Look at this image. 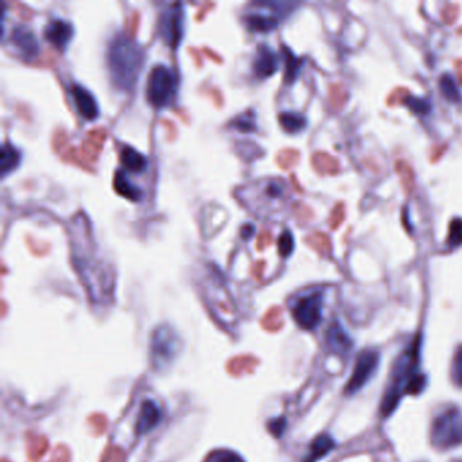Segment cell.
<instances>
[{
  "label": "cell",
  "instance_id": "1",
  "mask_svg": "<svg viewBox=\"0 0 462 462\" xmlns=\"http://www.w3.org/2000/svg\"><path fill=\"white\" fill-rule=\"evenodd\" d=\"M419 343L405 350L397 359L392 374L391 387L381 404L382 416H389L405 393H420L426 387V377L419 373Z\"/></svg>",
  "mask_w": 462,
  "mask_h": 462
},
{
  "label": "cell",
  "instance_id": "2",
  "mask_svg": "<svg viewBox=\"0 0 462 462\" xmlns=\"http://www.w3.org/2000/svg\"><path fill=\"white\" fill-rule=\"evenodd\" d=\"M109 70L118 89L131 90L137 82L144 64V52L126 36H117L109 47Z\"/></svg>",
  "mask_w": 462,
  "mask_h": 462
},
{
  "label": "cell",
  "instance_id": "3",
  "mask_svg": "<svg viewBox=\"0 0 462 462\" xmlns=\"http://www.w3.org/2000/svg\"><path fill=\"white\" fill-rule=\"evenodd\" d=\"M430 439L433 446L439 450L462 445V412L457 407L445 410L434 419Z\"/></svg>",
  "mask_w": 462,
  "mask_h": 462
},
{
  "label": "cell",
  "instance_id": "4",
  "mask_svg": "<svg viewBox=\"0 0 462 462\" xmlns=\"http://www.w3.org/2000/svg\"><path fill=\"white\" fill-rule=\"evenodd\" d=\"M285 195V182L281 179H266L258 184L241 187L239 190V198L247 205L253 213L262 214L266 202H274L282 200Z\"/></svg>",
  "mask_w": 462,
  "mask_h": 462
},
{
  "label": "cell",
  "instance_id": "5",
  "mask_svg": "<svg viewBox=\"0 0 462 462\" xmlns=\"http://www.w3.org/2000/svg\"><path fill=\"white\" fill-rule=\"evenodd\" d=\"M177 83L172 70L165 66H156L151 70L147 86V96L155 107L168 106L175 96Z\"/></svg>",
  "mask_w": 462,
  "mask_h": 462
},
{
  "label": "cell",
  "instance_id": "6",
  "mask_svg": "<svg viewBox=\"0 0 462 462\" xmlns=\"http://www.w3.org/2000/svg\"><path fill=\"white\" fill-rule=\"evenodd\" d=\"M292 315L302 329H315L323 318V295L313 292L302 296L293 305Z\"/></svg>",
  "mask_w": 462,
  "mask_h": 462
},
{
  "label": "cell",
  "instance_id": "7",
  "mask_svg": "<svg viewBox=\"0 0 462 462\" xmlns=\"http://www.w3.org/2000/svg\"><path fill=\"white\" fill-rule=\"evenodd\" d=\"M378 364H380V354L375 350L368 348L361 351L355 359L351 378L347 382L346 391H345L346 394H352L362 389L373 377L374 371L378 368Z\"/></svg>",
  "mask_w": 462,
  "mask_h": 462
},
{
  "label": "cell",
  "instance_id": "8",
  "mask_svg": "<svg viewBox=\"0 0 462 462\" xmlns=\"http://www.w3.org/2000/svg\"><path fill=\"white\" fill-rule=\"evenodd\" d=\"M161 34L164 43L171 47H178L184 34L182 4H174L164 11L161 20Z\"/></svg>",
  "mask_w": 462,
  "mask_h": 462
},
{
  "label": "cell",
  "instance_id": "9",
  "mask_svg": "<svg viewBox=\"0 0 462 462\" xmlns=\"http://www.w3.org/2000/svg\"><path fill=\"white\" fill-rule=\"evenodd\" d=\"M177 351V339L171 329L161 328L152 338V355L156 365L167 364L174 358Z\"/></svg>",
  "mask_w": 462,
  "mask_h": 462
},
{
  "label": "cell",
  "instance_id": "10",
  "mask_svg": "<svg viewBox=\"0 0 462 462\" xmlns=\"http://www.w3.org/2000/svg\"><path fill=\"white\" fill-rule=\"evenodd\" d=\"M11 43H13L14 47H17V50L22 54L24 59L36 57L40 52V45H38V41H37L36 36L33 34V31L29 27H26L24 24L17 26L13 30Z\"/></svg>",
  "mask_w": 462,
  "mask_h": 462
},
{
  "label": "cell",
  "instance_id": "11",
  "mask_svg": "<svg viewBox=\"0 0 462 462\" xmlns=\"http://www.w3.org/2000/svg\"><path fill=\"white\" fill-rule=\"evenodd\" d=\"M44 36L50 44L59 49H66L73 37V26L64 20H53L47 24Z\"/></svg>",
  "mask_w": 462,
  "mask_h": 462
},
{
  "label": "cell",
  "instance_id": "12",
  "mask_svg": "<svg viewBox=\"0 0 462 462\" xmlns=\"http://www.w3.org/2000/svg\"><path fill=\"white\" fill-rule=\"evenodd\" d=\"M70 94H72L75 106L80 116L89 121H93L98 117L99 110H98V105L94 99L93 94L90 93L89 90H86L84 87H82L80 84H73L70 87Z\"/></svg>",
  "mask_w": 462,
  "mask_h": 462
},
{
  "label": "cell",
  "instance_id": "13",
  "mask_svg": "<svg viewBox=\"0 0 462 462\" xmlns=\"http://www.w3.org/2000/svg\"><path fill=\"white\" fill-rule=\"evenodd\" d=\"M278 70V57L271 47L260 45L254 60L255 75L260 79H266Z\"/></svg>",
  "mask_w": 462,
  "mask_h": 462
},
{
  "label": "cell",
  "instance_id": "14",
  "mask_svg": "<svg viewBox=\"0 0 462 462\" xmlns=\"http://www.w3.org/2000/svg\"><path fill=\"white\" fill-rule=\"evenodd\" d=\"M162 417V411L161 408L154 403V401H144L140 410L139 420L136 424V431L139 434H145L151 431Z\"/></svg>",
  "mask_w": 462,
  "mask_h": 462
},
{
  "label": "cell",
  "instance_id": "15",
  "mask_svg": "<svg viewBox=\"0 0 462 462\" xmlns=\"http://www.w3.org/2000/svg\"><path fill=\"white\" fill-rule=\"evenodd\" d=\"M327 343L332 352L341 354V355L347 354L352 346L351 339L348 338V335L343 331V328L338 323H334L328 328Z\"/></svg>",
  "mask_w": 462,
  "mask_h": 462
},
{
  "label": "cell",
  "instance_id": "16",
  "mask_svg": "<svg viewBox=\"0 0 462 462\" xmlns=\"http://www.w3.org/2000/svg\"><path fill=\"white\" fill-rule=\"evenodd\" d=\"M119 156H121L122 164L132 172H141L148 165L147 158L142 154L137 152L135 148L128 147V145L122 147Z\"/></svg>",
  "mask_w": 462,
  "mask_h": 462
},
{
  "label": "cell",
  "instance_id": "17",
  "mask_svg": "<svg viewBox=\"0 0 462 462\" xmlns=\"http://www.w3.org/2000/svg\"><path fill=\"white\" fill-rule=\"evenodd\" d=\"M21 162V154L20 151L13 147L8 142H4L1 145V152H0V174L6 177L10 171L15 170Z\"/></svg>",
  "mask_w": 462,
  "mask_h": 462
},
{
  "label": "cell",
  "instance_id": "18",
  "mask_svg": "<svg viewBox=\"0 0 462 462\" xmlns=\"http://www.w3.org/2000/svg\"><path fill=\"white\" fill-rule=\"evenodd\" d=\"M335 447V442L329 435L322 434L315 439L311 445L309 456L305 459V462H318L325 457Z\"/></svg>",
  "mask_w": 462,
  "mask_h": 462
},
{
  "label": "cell",
  "instance_id": "19",
  "mask_svg": "<svg viewBox=\"0 0 462 462\" xmlns=\"http://www.w3.org/2000/svg\"><path fill=\"white\" fill-rule=\"evenodd\" d=\"M313 168L322 175H336L341 171L339 162L325 152H318L312 156Z\"/></svg>",
  "mask_w": 462,
  "mask_h": 462
},
{
  "label": "cell",
  "instance_id": "20",
  "mask_svg": "<svg viewBox=\"0 0 462 462\" xmlns=\"http://www.w3.org/2000/svg\"><path fill=\"white\" fill-rule=\"evenodd\" d=\"M113 185L117 193L131 201H137L141 197V190L133 185L122 171H117Z\"/></svg>",
  "mask_w": 462,
  "mask_h": 462
},
{
  "label": "cell",
  "instance_id": "21",
  "mask_svg": "<svg viewBox=\"0 0 462 462\" xmlns=\"http://www.w3.org/2000/svg\"><path fill=\"white\" fill-rule=\"evenodd\" d=\"M394 171L400 178L401 186L407 194H411L415 188V174L412 167L404 161H397L394 163Z\"/></svg>",
  "mask_w": 462,
  "mask_h": 462
},
{
  "label": "cell",
  "instance_id": "22",
  "mask_svg": "<svg viewBox=\"0 0 462 462\" xmlns=\"http://www.w3.org/2000/svg\"><path fill=\"white\" fill-rule=\"evenodd\" d=\"M246 22L248 24V27L251 30H256V31H270L273 29H276L278 24V20L273 15H266V14H259V13H254L250 14L246 18Z\"/></svg>",
  "mask_w": 462,
  "mask_h": 462
},
{
  "label": "cell",
  "instance_id": "23",
  "mask_svg": "<svg viewBox=\"0 0 462 462\" xmlns=\"http://www.w3.org/2000/svg\"><path fill=\"white\" fill-rule=\"evenodd\" d=\"M439 90H440V94L449 100V102H453V103H459L461 102V93L459 90V87L456 86V82L454 79L452 77V75L449 73H443L439 79Z\"/></svg>",
  "mask_w": 462,
  "mask_h": 462
},
{
  "label": "cell",
  "instance_id": "24",
  "mask_svg": "<svg viewBox=\"0 0 462 462\" xmlns=\"http://www.w3.org/2000/svg\"><path fill=\"white\" fill-rule=\"evenodd\" d=\"M279 124L288 133H297L306 126V119L302 114L299 113H282L279 114Z\"/></svg>",
  "mask_w": 462,
  "mask_h": 462
},
{
  "label": "cell",
  "instance_id": "25",
  "mask_svg": "<svg viewBox=\"0 0 462 462\" xmlns=\"http://www.w3.org/2000/svg\"><path fill=\"white\" fill-rule=\"evenodd\" d=\"M348 100V91L345 84L335 83L329 87V102L335 110H341Z\"/></svg>",
  "mask_w": 462,
  "mask_h": 462
},
{
  "label": "cell",
  "instance_id": "26",
  "mask_svg": "<svg viewBox=\"0 0 462 462\" xmlns=\"http://www.w3.org/2000/svg\"><path fill=\"white\" fill-rule=\"evenodd\" d=\"M306 243L320 255H329L331 254V241L329 237L323 233V232H316L313 234H311L306 240Z\"/></svg>",
  "mask_w": 462,
  "mask_h": 462
},
{
  "label": "cell",
  "instance_id": "27",
  "mask_svg": "<svg viewBox=\"0 0 462 462\" xmlns=\"http://www.w3.org/2000/svg\"><path fill=\"white\" fill-rule=\"evenodd\" d=\"M286 52V72H285V82L293 83L299 75L301 68V60L295 57L293 53L285 47Z\"/></svg>",
  "mask_w": 462,
  "mask_h": 462
},
{
  "label": "cell",
  "instance_id": "28",
  "mask_svg": "<svg viewBox=\"0 0 462 462\" xmlns=\"http://www.w3.org/2000/svg\"><path fill=\"white\" fill-rule=\"evenodd\" d=\"M450 248H457L462 244V220L454 218L449 225V234L446 240Z\"/></svg>",
  "mask_w": 462,
  "mask_h": 462
},
{
  "label": "cell",
  "instance_id": "29",
  "mask_svg": "<svg viewBox=\"0 0 462 462\" xmlns=\"http://www.w3.org/2000/svg\"><path fill=\"white\" fill-rule=\"evenodd\" d=\"M403 105H407L410 107V110L415 114H419V116H423V114H427L430 112V103L429 100L423 99V98H415L412 95H410Z\"/></svg>",
  "mask_w": 462,
  "mask_h": 462
},
{
  "label": "cell",
  "instance_id": "30",
  "mask_svg": "<svg viewBox=\"0 0 462 462\" xmlns=\"http://www.w3.org/2000/svg\"><path fill=\"white\" fill-rule=\"evenodd\" d=\"M233 126H236L237 129H240L241 132H254L255 128V117L253 112H247L246 114L237 117L233 119L232 122Z\"/></svg>",
  "mask_w": 462,
  "mask_h": 462
},
{
  "label": "cell",
  "instance_id": "31",
  "mask_svg": "<svg viewBox=\"0 0 462 462\" xmlns=\"http://www.w3.org/2000/svg\"><path fill=\"white\" fill-rule=\"evenodd\" d=\"M452 380L453 382L462 388V346L456 350L453 365H452Z\"/></svg>",
  "mask_w": 462,
  "mask_h": 462
},
{
  "label": "cell",
  "instance_id": "32",
  "mask_svg": "<svg viewBox=\"0 0 462 462\" xmlns=\"http://www.w3.org/2000/svg\"><path fill=\"white\" fill-rule=\"evenodd\" d=\"M295 248V240H293V236L292 233L289 231L282 232V234L279 236L278 239V250H279V254L282 256H289L292 254Z\"/></svg>",
  "mask_w": 462,
  "mask_h": 462
},
{
  "label": "cell",
  "instance_id": "33",
  "mask_svg": "<svg viewBox=\"0 0 462 462\" xmlns=\"http://www.w3.org/2000/svg\"><path fill=\"white\" fill-rule=\"evenodd\" d=\"M207 462H244L241 457L230 450H218L211 453Z\"/></svg>",
  "mask_w": 462,
  "mask_h": 462
},
{
  "label": "cell",
  "instance_id": "34",
  "mask_svg": "<svg viewBox=\"0 0 462 462\" xmlns=\"http://www.w3.org/2000/svg\"><path fill=\"white\" fill-rule=\"evenodd\" d=\"M459 14H460V8H459L457 4H453V3L445 4L442 11H440L442 21L447 24H454L459 18Z\"/></svg>",
  "mask_w": 462,
  "mask_h": 462
},
{
  "label": "cell",
  "instance_id": "35",
  "mask_svg": "<svg viewBox=\"0 0 462 462\" xmlns=\"http://www.w3.org/2000/svg\"><path fill=\"white\" fill-rule=\"evenodd\" d=\"M411 95V91L405 87H397L394 89L392 93L389 94L387 103L388 106H397V105H403L404 100Z\"/></svg>",
  "mask_w": 462,
  "mask_h": 462
},
{
  "label": "cell",
  "instance_id": "36",
  "mask_svg": "<svg viewBox=\"0 0 462 462\" xmlns=\"http://www.w3.org/2000/svg\"><path fill=\"white\" fill-rule=\"evenodd\" d=\"M345 221V204L339 202L336 204V207L331 211V217H329V225L331 228L335 231L341 227V224Z\"/></svg>",
  "mask_w": 462,
  "mask_h": 462
},
{
  "label": "cell",
  "instance_id": "37",
  "mask_svg": "<svg viewBox=\"0 0 462 462\" xmlns=\"http://www.w3.org/2000/svg\"><path fill=\"white\" fill-rule=\"evenodd\" d=\"M299 158H300V155H299L297 151H295V149H286V151H283L278 156V162H279V165L282 168H289V167H292V165L296 164V162L299 161Z\"/></svg>",
  "mask_w": 462,
  "mask_h": 462
},
{
  "label": "cell",
  "instance_id": "38",
  "mask_svg": "<svg viewBox=\"0 0 462 462\" xmlns=\"http://www.w3.org/2000/svg\"><path fill=\"white\" fill-rule=\"evenodd\" d=\"M446 145H437V147H433L431 149V162L435 163L438 161L439 158H442V155L445 154L446 151Z\"/></svg>",
  "mask_w": 462,
  "mask_h": 462
},
{
  "label": "cell",
  "instance_id": "39",
  "mask_svg": "<svg viewBox=\"0 0 462 462\" xmlns=\"http://www.w3.org/2000/svg\"><path fill=\"white\" fill-rule=\"evenodd\" d=\"M270 430L271 431H274L276 433V430H278L279 433L283 430V427H285V420L283 419H279V420H277V422H273L271 424H270Z\"/></svg>",
  "mask_w": 462,
  "mask_h": 462
},
{
  "label": "cell",
  "instance_id": "40",
  "mask_svg": "<svg viewBox=\"0 0 462 462\" xmlns=\"http://www.w3.org/2000/svg\"><path fill=\"white\" fill-rule=\"evenodd\" d=\"M253 232H254V227H253V225H244V227H243V231H241V236H243L244 239H247L248 236L253 234Z\"/></svg>",
  "mask_w": 462,
  "mask_h": 462
},
{
  "label": "cell",
  "instance_id": "41",
  "mask_svg": "<svg viewBox=\"0 0 462 462\" xmlns=\"http://www.w3.org/2000/svg\"><path fill=\"white\" fill-rule=\"evenodd\" d=\"M454 67H456L457 75H459V77H460V82L462 83V60H456V61H454Z\"/></svg>",
  "mask_w": 462,
  "mask_h": 462
},
{
  "label": "cell",
  "instance_id": "42",
  "mask_svg": "<svg viewBox=\"0 0 462 462\" xmlns=\"http://www.w3.org/2000/svg\"><path fill=\"white\" fill-rule=\"evenodd\" d=\"M459 34H460V36H462V27H460V29H459Z\"/></svg>",
  "mask_w": 462,
  "mask_h": 462
},
{
  "label": "cell",
  "instance_id": "43",
  "mask_svg": "<svg viewBox=\"0 0 462 462\" xmlns=\"http://www.w3.org/2000/svg\"><path fill=\"white\" fill-rule=\"evenodd\" d=\"M456 462H462V461H456Z\"/></svg>",
  "mask_w": 462,
  "mask_h": 462
}]
</instances>
